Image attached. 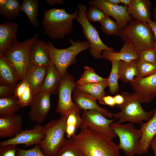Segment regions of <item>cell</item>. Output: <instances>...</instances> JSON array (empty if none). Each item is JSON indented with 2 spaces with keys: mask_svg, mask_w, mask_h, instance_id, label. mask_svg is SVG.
<instances>
[{
  "mask_svg": "<svg viewBox=\"0 0 156 156\" xmlns=\"http://www.w3.org/2000/svg\"><path fill=\"white\" fill-rule=\"evenodd\" d=\"M71 137L85 156H120L118 145L109 138L87 128Z\"/></svg>",
  "mask_w": 156,
  "mask_h": 156,
  "instance_id": "obj_1",
  "label": "cell"
},
{
  "mask_svg": "<svg viewBox=\"0 0 156 156\" xmlns=\"http://www.w3.org/2000/svg\"><path fill=\"white\" fill-rule=\"evenodd\" d=\"M77 9L72 14L67 13L64 8H55L44 11L42 25L45 34L55 40L64 39L72 32L73 20L78 16Z\"/></svg>",
  "mask_w": 156,
  "mask_h": 156,
  "instance_id": "obj_2",
  "label": "cell"
},
{
  "mask_svg": "<svg viewBox=\"0 0 156 156\" xmlns=\"http://www.w3.org/2000/svg\"><path fill=\"white\" fill-rule=\"evenodd\" d=\"M118 36L123 43L130 45L139 54L144 50L154 48L153 34L147 23L132 19L120 30Z\"/></svg>",
  "mask_w": 156,
  "mask_h": 156,
  "instance_id": "obj_3",
  "label": "cell"
},
{
  "mask_svg": "<svg viewBox=\"0 0 156 156\" xmlns=\"http://www.w3.org/2000/svg\"><path fill=\"white\" fill-rule=\"evenodd\" d=\"M69 42L71 46L64 49L56 48L51 42H48L50 60L61 77L67 73V70L69 66L75 63L77 56L82 51L90 48L87 40L74 41L69 39Z\"/></svg>",
  "mask_w": 156,
  "mask_h": 156,
  "instance_id": "obj_4",
  "label": "cell"
},
{
  "mask_svg": "<svg viewBox=\"0 0 156 156\" xmlns=\"http://www.w3.org/2000/svg\"><path fill=\"white\" fill-rule=\"evenodd\" d=\"M121 94L124 97L125 101L122 105L117 106L121 110L114 114V119H118V122L120 123L127 121L141 124L152 117L153 110L147 112L143 109L136 93L122 92Z\"/></svg>",
  "mask_w": 156,
  "mask_h": 156,
  "instance_id": "obj_5",
  "label": "cell"
},
{
  "mask_svg": "<svg viewBox=\"0 0 156 156\" xmlns=\"http://www.w3.org/2000/svg\"><path fill=\"white\" fill-rule=\"evenodd\" d=\"M68 116L52 120L44 126L45 135L38 144L46 156H55L64 141Z\"/></svg>",
  "mask_w": 156,
  "mask_h": 156,
  "instance_id": "obj_6",
  "label": "cell"
},
{
  "mask_svg": "<svg viewBox=\"0 0 156 156\" xmlns=\"http://www.w3.org/2000/svg\"><path fill=\"white\" fill-rule=\"evenodd\" d=\"M133 124L129 122L122 125L118 122H113L110 125L119 138V149L124 151L126 156L140 155V142L142 132L140 129H136Z\"/></svg>",
  "mask_w": 156,
  "mask_h": 156,
  "instance_id": "obj_7",
  "label": "cell"
},
{
  "mask_svg": "<svg viewBox=\"0 0 156 156\" xmlns=\"http://www.w3.org/2000/svg\"><path fill=\"white\" fill-rule=\"evenodd\" d=\"M38 36L39 34H37L33 37L23 42L17 41L3 55L15 70L20 81L23 79L29 64L31 47Z\"/></svg>",
  "mask_w": 156,
  "mask_h": 156,
  "instance_id": "obj_8",
  "label": "cell"
},
{
  "mask_svg": "<svg viewBox=\"0 0 156 156\" xmlns=\"http://www.w3.org/2000/svg\"><path fill=\"white\" fill-rule=\"evenodd\" d=\"M77 7L78 14L76 20L81 25L83 33L90 43V54L96 59H102L103 51H114V49L107 46L103 43L97 31L87 19L86 15L87 10L86 5L79 3Z\"/></svg>",
  "mask_w": 156,
  "mask_h": 156,
  "instance_id": "obj_9",
  "label": "cell"
},
{
  "mask_svg": "<svg viewBox=\"0 0 156 156\" xmlns=\"http://www.w3.org/2000/svg\"><path fill=\"white\" fill-rule=\"evenodd\" d=\"M76 87L74 78L67 73L62 77L58 89V101L56 112L62 116L80 110L73 102L72 94Z\"/></svg>",
  "mask_w": 156,
  "mask_h": 156,
  "instance_id": "obj_10",
  "label": "cell"
},
{
  "mask_svg": "<svg viewBox=\"0 0 156 156\" xmlns=\"http://www.w3.org/2000/svg\"><path fill=\"white\" fill-rule=\"evenodd\" d=\"M82 123L80 129L87 128L111 139L117 136L110 127L115 120L109 119L94 110L83 111L80 115Z\"/></svg>",
  "mask_w": 156,
  "mask_h": 156,
  "instance_id": "obj_11",
  "label": "cell"
},
{
  "mask_svg": "<svg viewBox=\"0 0 156 156\" xmlns=\"http://www.w3.org/2000/svg\"><path fill=\"white\" fill-rule=\"evenodd\" d=\"M45 135L44 126L40 125H35L31 129L22 130L14 138L1 141L0 146L23 144L27 147L36 145L39 143Z\"/></svg>",
  "mask_w": 156,
  "mask_h": 156,
  "instance_id": "obj_12",
  "label": "cell"
},
{
  "mask_svg": "<svg viewBox=\"0 0 156 156\" xmlns=\"http://www.w3.org/2000/svg\"><path fill=\"white\" fill-rule=\"evenodd\" d=\"M51 95L48 92H40L33 97L28 113L31 121L40 124L46 119L51 107Z\"/></svg>",
  "mask_w": 156,
  "mask_h": 156,
  "instance_id": "obj_13",
  "label": "cell"
},
{
  "mask_svg": "<svg viewBox=\"0 0 156 156\" xmlns=\"http://www.w3.org/2000/svg\"><path fill=\"white\" fill-rule=\"evenodd\" d=\"M88 4L97 7L107 15L114 18L120 30L125 27L132 19L127 12V6L113 5L106 0H92Z\"/></svg>",
  "mask_w": 156,
  "mask_h": 156,
  "instance_id": "obj_14",
  "label": "cell"
},
{
  "mask_svg": "<svg viewBox=\"0 0 156 156\" xmlns=\"http://www.w3.org/2000/svg\"><path fill=\"white\" fill-rule=\"evenodd\" d=\"M130 83L141 103H149L156 96V73L144 77H135Z\"/></svg>",
  "mask_w": 156,
  "mask_h": 156,
  "instance_id": "obj_15",
  "label": "cell"
},
{
  "mask_svg": "<svg viewBox=\"0 0 156 156\" xmlns=\"http://www.w3.org/2000/svg\"><path fill=\"white\" fill-rule=\"evenodd\" d=\"M73 100L80 110H94L101 113L107 118L113 117L114 114L100 107L96 100L89 94L79 90L76 87L73 91Z\"/></svg>",
  "mask_w": 156,
  "mask_h": 156,
  "instance_id": "obj_16",
  "label": "cell"
},
{
  "mask_svg": "<svg viewBox=\"0 0 156 156\" xmlns=\"http://www.w3.org/2000/svg\"><path fill=\"white\" fill-rule=\"evenodd\" d=\"M50 62L48 42L36 39L30 50L29 64L48 68Z\"/></svg>",
  "mask_w": 156,
  "mask_h": 156,
  "instance_id": "obj_17",
  "label": "cell"
},
{
  "mask_svg": "<svg viewBox=\"0 0 156 156\" xmlns=\"http://www.w3.org/2000/svg\"><path fill=\"white\" fill-rule=\"evenodd\" d=\"M47 70V68L29 64L23 78L25 79L29 83L33 97L40 91Z\"/></svg>",
  "mask_w": 156,
  "mask_h": 156,
  "instance_id": "obj_18",
  "label": "cell"
},
{
  "mask_svg": "<svg viewBox=\"0 0 156 156\" xmlns=\"http://www.w3.org/2000/svg\"><path fill=\"white\" fill-rule=\"evenodd\" d=\"M23 119L16 114L0 117V137L1 138H12L22 130Z\"/></svg>",
  "mask_w": 156,
  "mask_h": 156,
  "instance_id": "obj_19",
  "label": "cell"
},
{
  "mask_svg": "<svg viewBox=\"0 0 156 156\" xmlns=\"http://www.w3.org/2000/svg\"><path fill=\"white\" fill-rule=\"evenodd\" d=\"M18 25L16 22L5 21L0 25V55H3L13 44L18 41Z\"/></svg>",
  "mask_w": 156,
  "mask_h": 156,
  "instance_id": "obj_20",
  "label": "cell"
},
{
  "mask_svg": "<svg viewBox=\"0 0 156 156\" xmlns=\"http://www.w3.org/2000/svg\"><path fill=\"white\" fill-rule=\"evenodd\" d=\"M152 4L149 0H131L127 6V12L133 19L147 23L151 19Z\"/></svg>",
  "mask_w": 156,
  "mask_h": 156,
  "instance_id": "obj_21",
  "label": "cell"
},
{
  "mask_svg": "<svg viewBox=\"0 0 156 156\" xmlns=\"http://www.w3.org/2000/svg\"><path fill=\"white\" fill-rule=\"evenodd\" d=\"M152 117L146 122L141 124L140 129L142 135L140 142V155L147 153L151 147V142L156 135V108Z\"/></svg>",
  "mask_w": 156,
  "mask_h": 156,
  "instance_id": "obj_22",
  "label": "cell"
},
{
  "mask_svg": "<svg viewBox=\"0 0 156 156\" xmlns=\"http://www.w3.org/2000/svg\"><path fill=\"white\" fill-rule=\"evenodd\" d=\"M102 56V58L110 61H129L133 60H138L139 55L131 46L127 43H123L119 52L105 50L103 51Z\"/></svg>",
  "mask_w": 156,
  "mask_h": 156,
  "instance_id": "obj_23",
  "label": "cell"
},
{
  "mask_svg": "<svg viewBox=\"0 0 156 156\" xmlns=\"http://www.w3.org/2000/svg\"><path fill=\"white\" fill-rule=\"evenodd\" d=\"M61 77L60 73L51 60L40 92H48L51 94H56L58 92Z\"/></svg>",
  "mask_w": 156,
  "mask_h": 156,
  "instance_id": "obj_24",
  "label": "cell"
},
{
  "mask_svg": "<svg viewBox=\"0 0 156 156\" xmlns=\"http://www.w3.org/2000/svg\"><path fill=\"white\" fill-rule=\"evenodd\" d=\"M19 80L14 69L3 55H0V84L16 86Z\"/></svg>",
  "mask_w": 156,
  "mask_h": 156,
  "instance_id": "obj_25",
  "label": "cell"
},
{
  "mask_svg": "<svg viewBox=\"0 0 156 156\" xmlns=\"http://www.w3.org/2000/svg\"><path fill=\"white\" fill-rule=\"evenodd\" d=\"M137 60H120L118 62L119 79L125 83L132 82L137 75Z\"/></svg>",
  "mask_w": 156,
  "mask_h": 156,
  "instance_id": "obj_26",
  "label": "cell"
},
{
  "mask_svg": "<svg viewBox=\"0 0 156 156\" xmlns=\"http://www.w3.org/2000/svg\"><path fill=\"white\" fill-rule=\"evenodd\" d=\"M108 86L107 79L104 81L98 83H90L76 86L79 90L86 92L94 98L99 103L104 105L103 98L105 96L104 90Z\"/></svg>",
  "mask_w": 156,
  "mask_h": 156,
  "instance_id": "obj_27",
  "label": "cell"
},
{
  "mask_svg": "<svg viewBox=\"0 0 156 156\" xmlns=\"http://www.w3.org/2000/svg\"><path fill=\"white\" fill-rule=\"evenodd\" d=\"M14 95L18 99L22 107L29 105L33 96L30 87L25 79L16 85Z\"/></svg>",
  "mask_w": 156,
  "mask_h": 156,
  "instance_id": "obj_28",
  "label": "cell"
},
{
  "mask_svg": "<svg viewBox=\"0 0 156 156\" xmlns=\"http://www.w3.org/2000/svg\"><path fill=\"white\" fill-rule=\"evenodd\" d=\"M21 107L18 99L14 95L0 98V117L15 114Z\"/></svg>",
  "mask_w": 156,
  "mask_h": 156,
  "instance_id": "obj_29",
  "label": "cell"
},
{
  "mask_svg": "<svg viewBox=\"0 0 156 156\" xmlns=\"http://www.w3.org/2000/svg\"><path fill=\"white\" fill-rule=\"evenodd\" d=\"M39 4L38 0H24L20 6V11L26 14L30 23L34 27L39 25L37 19Z\"/></svg>",
  "mask_w": 156,
  "mask_h": 156,
  "instance_id": "obj_30",
  "label": "cell"
},
{
  "mask_svg": "<svg viewBox=\"0 0 156 156\" xmlns=\"http://www.w3.org/2000/svg\"><path fill=\"white\" fill-rule=\"evenodd\" d=\"M20 3L17 0H8L6 4L0 7V13L3 18L10 21L18 17Z\"/></svg>",
  "mask_w": 156,
  "mask_h": 156,
  "instance_id": "obj_31",
  "label": "cell"
},
{
  "mask_svg": "<svg viewBox=\"0 0 156 156\" xmlns=\"http://www.w3.org/2000/svg\"><path fill=\"white\" fill-rule=\"evenodd\" d=\"M107 79V78L102 77L97 74L92 68L85 66L83 72L79 79L75 82V84L76 86L90 83H100Z\"/></svg>",
  "mask_w": 156,
  "mask_h": 156,
  "instance_id": "obj_32",
  "label": "cell"
},
{
  "mask_svg": "<svg viewBox=\"0 0 156 156\" xmlns=\"http://www.w3.org/2000/svg\"><path fill=\"white\" fill-rule=\"evenodd\" d=\"M65 138L55 156H85L74 143L71 138Z\"/></svg>",
  "mask_w": 156,
  "mask_h": 156,
  "instance_id": "obj_33",
  "label": "cell"
},
{
  "mask_svg": "<svg viewBox=\"0 0 156 156\" xmlns=\"http://www.w3.org/2000/svg\"><path fill=\"white\" fill-rule=\"evenodd\" d=\"M110 62L112 68L109 76L107 78V83L109 92L111 94H114L117 93L119 90L118 62V61L114 60Z\"/></svg>",
  "mask_w": 156,
  "mask_h": 156,
  "instance_id": "obj_34",
  "label": "cell"
},
{
  "mask_svg": "<svg viewBox=\"0 0 156 156\" xmlns=\"http://www.w3.org/2000/svg\"><path fill=\"white\" fill-rule=\"evenodd\" d=\"M102 31L108 36H118L121 30L116 21L106 16L100 23Z\"/></svg>",
  "mask_w": 156,
  "mask_h": 156,
  "instance_id": "obj_35",
  "label": "cell"
},
{
  "mask_svg": "<svg viewBox=\"0 0 156 156\" xmlns=\"http://www.w3.org/2000/svg\"><path fill=\"white\" fill-rule=\"evenodd\" d=\"M137 75L135 77L142 78L156 73V63L138 60Z\"/></svg>",
  "mask_w": 156,
  "mask_h": 156,
  "instance_id": "obj_36",
  "label": "cell"
},
{
  "mask_svg": "<svg viewBox=\"0 0 156 156\" xmlns=\"http://www.w3.org/2000/svg\"><path fill=\"white\" fill-rule=\"evenodd\" d=\"M86 15L89 21L97 22L101 23L106 15L97 7L90 5L86 12Z\"/></svg>",
  "mask_w": 156,
  "mask_h": 156,
  "instance_id": "obj_37",
  "label": "cell"
},
{
  "mask_svg": "<svg viewBox=\"0 0 156 156\" xmlns=\"http://www.w3.org/2000/svg\"><path fill=\"white\" fill-rule=\"evenodd\" d=\"M16 156H46L42 151L39 144L31 148L24 149L17 148Z\"/></svg>",
  "mask_w": 156,
  "mask_h": 156,
  "instance_id": "obj_38",
  "label": "cell"
},
{
  "mask_svg": "<svg viewBox=\"0 0 156 156\" xmlns=\"http://www.w3.org/2000/svg\"><path fill=\"white\" fill-rule=\"evenodd\" d=\"M80 111L73 112L68 116L66 125L73 126L77 128L81 127L82 120L80 115Z\"/></svg>",
  "mask_w": 156,
  "mask_h": 156,
  "instance_id": "obj_39",
  "label": "cell"
},
{
  "mask_svg": "<svg viewBox=\"0 0 156 156\" xmlns=\"http://www.w3.org/2000/svg\"><path fill=\"white\" fill-rule=\"evenodd\" d=\"M139 55L138 60L156 63V52L155 48L144 50Z\"/></svg>",
  "mask_w": 156,
  "mask_h": 156,
  "instance_id": "obj_40",
  "label": "cell"
},
{
  "mask_svg": "<svg viewBox=\"0 0 156 156\" xmlns=\"http://www.w3.org/2000/svg\"><path fill=\"white\" fill-rule=\"evenodd\" d=\"M17 145H9L0 146V156H16Z\"/></svg>",
  "mask_w": 156,
  "mask_h": 156,
  "instance_id": "obj_41",
  "label": "cell"
},
{
  "mask_svg": "<svg viewBox=\"0 0 156 156\" xmlns=\"http://www.w3.org/2000/svg\"><path fill=\"white\" fill-rule=\"evenodd\" d=\"M16 86L0 84V98L8 97L14 95Z\"/></svg>",
  "mask_w": 156,
  "mask_h": 156,
  "instance_id": "obj_42",
  "label": "cell"
},
{
  "mask_svg": "<svg viewBox=\"0 0 156 156\" xmlns=\"http://www.w3.org/2000/svg\"><path fill=\"white\" fill-rule=\"evenodd\" d=\"M105 105L111 107H114L116 105L114 97L110 95L105 96L103 99Z\"/></svg>",
  "mask_w": 156,
  "mask_h": 156,
  "instance_id": "obj_43",
  "label": "cell"
},
{
  "mask_svg": "<svg viewBox=\"0 0 156 156\" xmlns=\"http://www.w3.org/2000/svg\"><path fill=\"white\" fill-rule=\"evenodd\" d=\"M77 128L74 126L66 125V133L68 138H70L75 134V132Z\"/></svg>",
  "mask_w": 156,
  "mask_h": 156,
  "instance_id": "obj_44",
  "label": "cell"
},
{
  "mask_svg": "<svg viewBox=\"0 0 156 156\" xmlns=\"http://www.w3.org/2000/svg\"><path fill=\"white\" fill-rule=\"evenodd\" d=\"M147 23L152 30L154 41L155 43H156V22L151 19Z\"/></svg>",
  "mask_w": 156,
  "mask_h": 156,
  "instance_id": "obj_45",
  "label": "cell"
},
{
  "mask_svg": "<svg viewBox=\"0 0 156 156\" xmlns=\"http://www.w3.org/2000/svg\"><path fill=\"white\" fill-rule=\"evenodd\" d=\"M114 97L117 106H120L124 103L125 99L121 94H117Z\"/></svg>",
  "mask_w": 156,
  "mask_h": 156,
  "instance_id": "obj_46",
  "label": "cell"
},
{
  "mask_svg": "<svg viewBox=\"0 0 156 156\" xmlns=\"http://www.w3.org/2000/svg\"><path fill=\"white\" fill-rule=\"evenodd\" d=\"M47 3L51 6L57 4L64 5V2L62 0H46Z\"/></svg>",
  "mask_w": 156,
  "mask_h": 156,
  "instance_id": "obj_47",
  "label": "cell"
},
{
  "mask_svg": "<svg viewBox=\"0 0 156 156\" xmlns=\"http://www.w3.org/2000/svg\"><path fill=\"white\" fill-rule=\"evenodd\" d=\"M151 147L153 151L155 156H156V135L151 142Z\"/></svg>",
  "mask_w": 156,
  "mask_h": 156,
  "instance_id": "obj_48",
  "label": "cell"
},
{
  "mask_svg": "<svg viewBox=\"0 0 156 156\" xmlns=\"http://www.w3.org/2000/svg\"><path fill=\"white\" fill-rule=\"evenodd\" d=\"M109 3L114 5H118L120 3V0H106Z\"/></svg>",
  "mask_w": 156,
  "mask_h": 156,
  "instance_id": "obj_49",
  "label": "cell"
},
{
  "mask_svg": "<svg viewBox=\"0 0 156 156\" xmlns=\"http://www.w3.org/2000/svg\"><path fill=\"white\" fill-rule=\"evenodd\" d=\"M120 3L124 4L125 6H127L130 3L131 0H120Z\"/></svg>",
  "mask_w": 156,
  "mask_h": 156,
  "instance_id": "obj_50",
  "label": "cell"
},
{
  "mask_svg": "<svg viewBox=\"0 0 156 156\" xmlns=\"http://www.w3.org/2000/svg\"><path fill=\"white\" fill-rule=\"evenodd\" d=\"M8 0H0V7H2L5 5L8 1Z\"/></svg>",
  "mask_w": 156,
  "mask_h": 156,
  "instance_id": "obj_51",
  "label": "cell"
},
{
  "mask_svg": "<svg viewBox=\"0 0 156 156\" xmlns=\"http://www.w3.org/2000/svg\"><path fill=\"white\" fill-rule=\"evenodd\" d=\"M153 17L155 21L156 22V7L153 9Z\"/></svg>",
  "mask_w": 156,
  "mask_h": 156,
  "instance_id": "obj_52",
  "label": "cell"
},
{
  "mask_svg": "<svg viewBox=\"0 0 156 156\" xmlns=\"http://www.w3.org/2000/svg\"><path fill=\"white\" fill-rule=\"evenodd\" d=\"M154 48L156 52V43L155 44Z\"/></svg>",
  "mask_w": 156,
  "mask_h": 156,
  "instance_id": "obj_53",
  "label": "cell"
}]
</instances>
